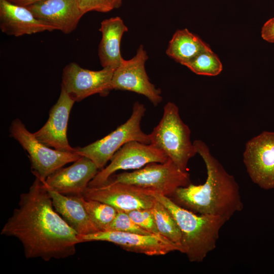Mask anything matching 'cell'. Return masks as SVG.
<instances>
[{"label":"cell","instance_id":"22","mask_svg":"<svg viewBox=\"0 0 274 274\" xmlns=\"http://www.w3.org/2000/svg\"><path fill=\"white\" fill-rule=\"evenodd\" d=\"M83 204L92 221L100 231L107 230L118 211L112 206L97 200L75 196Z\"/></svg>","mask_w":274,"mask_h":274},{"label":"cell","instance_id":"28","mask_svg":"<svg viewBox=\"0 0 274 274\" xmlns=\"http://www.w3.org/2000/svg\"><path fill=\"white\" fill-rule=\"evenodd\" d=\"M41 1L43 0H14L11 2L18 5L26 7Z\"/></svg>","mask_w":274,"mask_h":274},{"label":"cell","instance_id":"24","mask_svg":"<svg viewBox=\"0 0 274 274\" xmlns=\"http://www.w3.org/2000/svg\"><path fill=\"white\" fill-rule=\"evenodd\" d=\"M107 230H114L145 235L154 234L144 230L137 225L126 212L119 211H118L115 218Z\"/></svg>","mask_w":274,"mask_h":274},{"label":"cell","instance_id":"29","mask_svg":"<svg viewBox=\"0 0 274 274\" xmlns=\"http://www.w3.org/2000/svg\"><path fill=\"white\" fill-rule=\"evenodd\" d=\"M122 1V0H114L115 8H118L121 6Z\"/></svg>","mask_w":274,"mask_h":274},{"label":"cell","instance_id":"3","mask_svg":"<svg viewBox=\"0 0 274 274\" xmlns=\"http://www.w3.org/2000/svg\"><path fill=\"white\" fill-rule=\"evenodd\" d=\"M150 192L175 220L181 234L180 252L190 262H202L216 248L220 230L227 221L218 216L195 213L179 206L170 197Z\"/></svg>","mask_w":274,"mask_h":274},{"label":"cell","instance_id":"9","mask_svg":"<svg viewBox=\"0 0 274 274\" xmlns=\"http://www.w3.org/2000/svg\"><path fill=\"white\" fill-rule=\"evenodd\" d=\"M82 196L86 199L107 203L117 211L125 212L151 209L156 201L150 190L109 180L100 186H88Z\"/></svg>","mask_w":274,"mask_h":274},{"label":"cell","instance_id":"2","mask_svg":"<svg viewBox=\"0 0 274 274\" xmlns=\"http://www.w3.org/2000/svg\"><path fill=\"white\" fill-rule=\"evenodd\" d=\"M203 159L207 177L202 185L190 184L178 188L170 198L179 206L196 214L218 216L228 221L243 208L239 187L200 140L193 143Z\"/></svg>","mask_w":274,"mask_h":274},{"label":"cell","instance_id":"21","mask_svg":"<svg viewBox=\"0 0 274 274\" xmlns=\"http://www.w3.org/2000/svg\"><path fill=\"white\" fill-rule=\"evenodd\" d=\"M151 209L159 234L181 248V232L171 213L156 199Z\"/></svg>","mask_w":274,"mask_h":274},{"label":"cell","instance_id":"10","mask_svg":"<svg viewBox=\"0 0 274 274\" xmlns=\"http://www.w3.org/2000/svg\"><path fill=\"white\" fill-rule=\"evenodd\" d=\"M243 162L254 184L265 190L274 188V132L264 131L248 141Z\"/></svg>","mask_w":274,"mask_h":274},{"label":"cell","instance_id":"7","mask_svg":"<svg viewBox=\"0 0 274 274\" xmlns=\"http://www.w3.org/2000/svg\"><path fill=\"white\" fill-rule=\"evenodd\" d=\"M9 131L10 136L27 152L33 175L42 180L81 156L76 152H63L48 147L29 132L18 118L11 122Z\"/></svg>","mask_w":274,"mask_h":274},{"label":"cell","instance_id":"12","mask_svg":"<svg viewBox=\"0 0 274 274\" xmlns=\"http://www.w3.org/2000/svg\"><path fill=\"white\" fill-rule=\"evenodd\" d=\"M81 243L103 241L112 243L123 249L148 256H160L175 251L180 247L160 234L145 235L114 230L99 231L79 235Z\"/></svg>","mask_w":274,"mask_h":274},{"label":"cell","instance_id":"13","mask_svg":"<svg viewBox=\"0 0 274 274\" xmlns=\"http://www.w3.org/2000/svg\"><path fill=\"white\" fill-rule=\"evenodd\" d=\"M148 56L142 45L137 50L134 56L123 60L115 70L111 82L112 88L127 90L146 96L154 106L162 100L161 91L149 80L145 70V62Z\"/></svg>","mask_w":274,"mask_h":274},{"label":"cell","instance_id":"4","mask_svg":"<svg viewBox=\"0 0 274 274\" xmlns=\"http://www.w3.org/2000/svg\"><path fill=\"white\" fill-rule=\"evenodd\" d=\"M190 134L189 127L180 116L178 107L169 101L164 107L159 123L149 134L150 144L162 151L181 170L187 172L189 159L197 153Z\"/></svg>","mask_w":274,"mask_h":274},{"label":"cell","instance_id":"26","mask_svg":"<svg viewBox=\"0 0 274 274\" xmlns=\"http://www.w3.org/2000/svg\"><path fill=\"white\" fill-rule=\"evenodd\" d=\"M79 2L84 15L90 11L106 13L115 9L114 0H79Z\"/></svg>","mask_w":274,"mask_h":274},{"label":"cell","instance_id":"8","mask_svg":"<svg viewBox=\"0 0 274 274\" xmlns=\"http://www.w3.org/2000/svg\"><path fill=\"white\" fill-rule=\"evenodd\" d=\"M115 70L107 67L91 71L70 62L63 69L61 88L75 102L95 94L106 96L112 90L111 82Z\"/></svg>","mask_w":274,"mask_h":274},{"label":"cell","instance_id":"16","mask_svg":"<svg viewBox=\"0 0 274 274\" xmlns=\"http://www.w3.org/2000/svg\"><path fill=\"white\" fill-rule=\"evenodd\" d=\"M26 7L37 18L65 34L73 31L84 15L79 0H43Z\"/></svg>","mask_w":274,"mask_h":274},{"label":"cell","instance_id":"30","mask_svg":"<svg viewBox=\"0 0 274 274\" xmlns=\"http://www.w3.org/2000/svg\"><path fill=\"white\" fill-rule=\"evenodd\" d=\"M8 1H10V2H12V1H13L14 0H8Z\"/></svg>","mask_w":274,"mask_h":274},{"label":"cell","instance_id":"1","mask_svg":"<svg viewBox=\"0 0 274 274\" xmlns=\"http://www.w3.org/2000/svg\"><path fill=\"white\" fill-rule=\"evenodd\" d=\"M1 234L17 238L27 259L45 261L74 255L81 243L79 234L55 210L44 180L36 177L27 192L20 195Z\"/></svg>","mask_w":274,"mask_h":274},{"label":"cell","instance_id":"5","mask_svg":"<svg viewBox=\"0 0 274 274\" xmlns=\"http://www.w3.org/2000/svg\"><path fill=\"white\" fill-rule=\"evenodd\" d=\"M145 112L144 105L135 102L130 117L124 123L99 140L83 147L75 148V152L89 158L98 169H101L125 144L138 141L150 144L149 134L144 133L141 128V122Z\"/></svg>","mask_w":274,"mask_h":274},{"label":"cell","instance_id":"15","mask_svg":"<svg viewBox=\"0 0 274 274\" xmlns=\"http://www.w3.org/2000/svg\"><path fill=\"white\" fill-rule=\"evenodd\" d=\"M98 169L91 159L81 156L71 165L55 172L44 182L47 186L61 194L82 195Z\"/></svg>","mask_w":274,"mask_h":274},{"label":"cell","instance_id":"23","mask_svg":"<svg viewBox=\"0 0 274 274\" xmlns=\"http://www.w3.org/2000/svg\"><path fill=\"white\" fill-rule=\"evenodd\" d=\"M193 73L200 75L215 76L222 70V64L218 56L210 48L184 64Z\"/></svg>","mask_w":274,"mask_h":274},{"label":"cell","instance_id":"20","mask_svg":"<svg viewBox=\"0 0 274 274\" xmlns=\"http://www.w3.org/2000/svg\"><path fill=\"white\" fill-rule=\"evenodd\" d=\"M210 47L187 29L177 30L169 42L166 54L184 65Z\"/></svg>","mask_w":274,"mask_h":274},{"label":"cell","instance_id":"14","mask_svg":"<svg viewBox=\"0 0 274 274\" xmlns=\"http://www.w3.org/2000/svg\"><path fill=\"white\" fill-rule=\"evenodd\" d=\"M75 101L61 88L57 102L52 107L46 123L33 133L40 142L54 149L75 152V148L70 145L67 130L69 115Z\"/></svg>","mask_w":274,"mask_h":274},{"label":"cell","instance_id":"25","mask_svg":"<svg viewBox=\"0 0 274 274\" xmlns=\"http://www.w3.org/2000/svg\"><path fill=\"white\" fill-rule=\"evenodd\" d=\"M139 226L152 234H160L151 209L134 210L126 212Z\"/></svg>","mask_w":274,"mask_h":274},{"label":"cell","instance_id":"17","mask_svg":"<svg viewBox=\"0 0 274 274\" xmlns=\"http://www.w3.org/2000/svg\"><path fill=\"white\" fill-rule=\"evenodd\" d=\"M0 28L7 35L20 37L56 29L37 18L25 6L0 0Z\"/></svg>","mask_w":274,"mask_h":274},{"label":"cell","instance_id":"19","mask_svg":"<svg viewBox=\"0 0 274 274\" xmlns=\"http://www.w3.org/2000/svg\"><path fill=\"white\" fill-rule=\"evenodd\" d=\"M99 30L102 37L98 47V56L102 67L116 69L123 60L121 54V41L128 28L119 17L104 20Z\"/></svg>","mask_w":274,"mask_h":274},{"label":"cell","instance_id":"6","mask_svg":"<svg viewBox=\"0 0 274 274\" xmlns=\"http://www.w3.org/2000/svg\"><path fill=\"white\" fill-rule=\"evenodd\" d=\"M109 180L155 192L168 197L176 190L190 184L189 174L181 170L168 158L163 163L153 162L132 172H124Z\"/></svg>","mask_w":274,"mask_h":274},{"label":"cell","instance_id":"11","mask_svg":"<svg viewBox=\"0 0 274 274\" xmlns=\"http://www.w3.org/2000/svg\"><path fill=\"white\" fill-rule=\"evenodd\" d=\"M168 159L162 151L151 144L129 142L114 154L109 164L98 171L88 186L96 187L105 184L119 170L138 169L150 163L165 162Z\"/></svg>","mask_w":274,"mask_h":274},{"label":"cell","instance_id":"27","mask_svg":"<svg viewBox=\"0 0 274 274\" xmlns=\"http://www.w3.org/2000/svg\"><path fill=\"white\" fill-rule=\"evenodd\" d=\"M261 35L264 40L274 43V17L269 19L263 24Z\"/></svg>","mask_w":274,"mask_h":274},{"label":"cell","instance_id":"18","mask_svg":"<svg viewBox=\"0 0 274 274\" xmlns=\"http://www.w3.org/2000/svg\"><path fill=\"white\" fill-rule=\"evenodd\" d=\"M46 186L55 210L79 235L100 231L92 221L83 204L75 196L61 194Z\"/></svg>","mask_w":274,"mask_h":274}]
</instances>
